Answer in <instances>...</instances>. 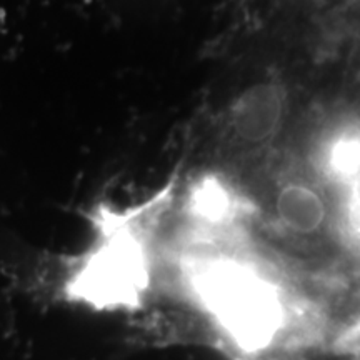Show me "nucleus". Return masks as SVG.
Returning a JSON list of instances; mask_svg holds the SVG:
<instances>
[{"instance_id": "f257e3e1", "label": "nucleus", "mask_w": 360, "mask_h": 360, "mask_svg": "<svg viewBox=\"0 0 360 360\" xmlns=\"http://www.w3.org/2000/svg\"><path fill=\"white\" fill-rule=\"evenodd\" d=\"M287 109L285 90L274 80L254 84L233 102L229 129L240 146H267L281 132Z\"/></svg>"}, {"instance_id": "f03ea898", "label": "nucleus", "mask_w": 360, "mask_h": 360, "mask_svg": "<svg viewBox=\"0 0 360 360\" xmlns=\"http://www.w3.org/2000/svg\"><path fill=\"white\" fill-rule=\"evenodd\" d=\"M315 167L340 199L360 187V120H345L321 139Z\"/></svg>"}]
</instances>
